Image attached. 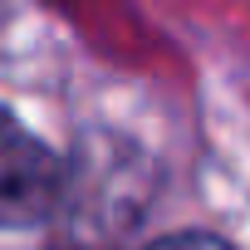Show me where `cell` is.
<instances>
[{"instance_id": "obj_1", "label": "cell", "mask_w": 250, "mask_h": 250, "mask_svg": "<svg viewBox=\"0 0 250 250\" xmlns=\"http://www.w3.org/2000/svg\"><path fill=\"white\" fill-rule=\"evenodd\" d=\"M64 196V162L15 113L0 108V226L25 230L54 216Z\"/></svg>"}, {"instance_id": "obj_2", "label": "cell", "mask_w": 250, "mask_h": 250, "mask_svg": "<svg viewBox=\"0 0 250 250\" xmlns=\"http://www.w3.org/2000/svg\"><path fill=\"white\" fill-rule=\"evenodd\" d=\"M147 250H230V245H221L216 235L187 230V235H167V240H157V245H147Z\"/></svg>"}]
</instances>
